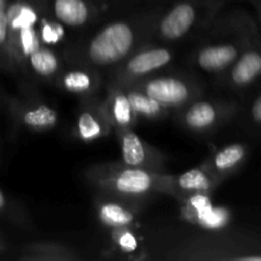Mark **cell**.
I'll return each mask as SVG.
<instances>
[{"instance_id":"cell-16","label":"cell","mask_w":261,"mask_h":261,"mask_svg":"<svg viewBox=\"0 0 261 261\" xmlns=\"http://www.w3.org/2000/svg\"><path fill=\"white\" fill-rule=\"evenodd\" d=\"M50 7L54 18L70 28L84 27L93 15L88 0H51Z\"/></svg>"},{"instance_id":"cell-15","label":"cell","mask_w":261,"mask_h":261,"mask_svg":"<svg viewBox=\"0 0 261 261\" xmlns=\"http://www.w3.org/2000/svg\"><path fill=\"white\" fill-rule=\"evenodd\" d=\"M59 87L69 93L78 94L83 98H93L99 88V78L96 70L91 68L69 69L56 78Z\"/></svg>"},{"instance_id":"cell-23","label":"cell","mask_w":261,"mask_h":261,"mask_svg":"<svg viewBox=\"0 0 261 261\" xmlns=\"http://www.w3.org/2000/svg\"><path fill=\"white\" fill-rule=\"evenodd\" d=\"M0 217L5 219H9L12 222H17V223H24L25 221V214L13 203L9 200L4 191L0 188Z\"/></svg>"},{"instance_id":"cell-25","label":"cell","mask_w":261,"mask_h":261,"mask_svg":"<svg viewBox=\"0 0 261 261\" xmlns=\"http://www.w3.org/2000/svg\"><path fill=\"white\" fill-rule=\"evenodd\" d=\"M124 231L125 232H122V233L120 234L119 240H117L119 246L121 247L122 250H125L126 252L134 251V250L137 249V240H135V237L133 236V233L126 232V229H124Z\"/></svg>"},{"instance_id":"cell-26","label":"cell","mask_w":261,"mask_h":261,"mask_svg":"<svg viewBox=\"0 0 261 261\" xmlns=\"http://www.w3.org/2000/svg\"><path fill=\"white\" fill-rule=\"evenodd\" d=\"M251 3L257 12V19H261V0H251Z\"/></svg>"},{"instance_id":"cell-4","label":"cell","mask_w":261,"mask_h":261,"mask_svg":"<svg viewBox=\"0 0 261 261\" xmlns=\"http://www.w3.org/2000/svg\"><path fill=\"white\" fill-rule=\"evenodd\" d=\"M223 0H181L154 23V33L163 42L181 41L200 27L205 18L213 17Z\"/></svg>"},{"instance_id":"cell-5","label":"cell","mask_w":261,"mask_h":261,"mask_svg":"<svg viewBox=\"0 0 261 261\" xmlns=\"http://www.w3.org/2000/svg\"><path fill=\"white\" fill-rule=\"evenodd\" d=\"M154 98L168 110H180L200 96L203 88L190 76L167 74L153 75L129 84ZM126 87V86H125Z\"/></svg>"},{"instance_id":"cell-21","label":"cell","mask_w":261,"mask_h":261,"mask_svg":"<svg viewBox=\"0 0 261 261\" xmlns=\"http://www.w3.org/2000/svg\"><path fill=\"white\" fill-rule=\"evenodd\" d=\"M9 3L0 8V68L14 71L9 51V19H8Z\"/></svg>"},{"instance_id":"cell-1","label":"cell","mask_w":261,"mask_h":261,"mask_svg":"<svg viewBox=\"0 0 261 261\" xmlns=\"http://www.w3.org/2000/svg\"><path fill=\"white\" fill-rule=\"evenodd\" d=\"M154 30L149 19H117L107 23L84 46L81 61L93 70L119 66L142 47L148 32Z\"/></svg>"},{"instance_id":"cell-28","label":"cell","mask_w":261,"mask_h":261,"mask_svg":"<svg viewBox=\"0 0 261 261\" xmlns=\"http://www.w3.org/2000/svg\"><path fill=\"white\" fill-rule=\"evenodd\" d=\"M259 32H260V37H261V19H259Z\"/></svg>"},{"instance_id":"cell-12","label":"cell","mask_w":261,"mask_h":261,"mask_svg":"<svg viewBox=\"0 0 261 261\" xmlns=\"http://www.w3.org/2000/svg\"><path fill=\"white\" fill-rule=\"evenodd\" d=\"M112 129L117 133L126 129H133L137 124L138 116L133 110L125 87L112 83L109 89V96L102 102Z\"/></svg>"},{"instance_id":"cell-6","label":"cell","mask_w":261,"mask_h":261,"mask_svg":"<svg viewBox=\"0 0 261 261\" xmlns=\"http://www.w3.org/2000/svg\"><path fill=\"white\" fill-rule=\"evenodd\" d=\"M178 111V121L189 132L208 134L219 129L236 115L239 106L233 101L195 98Z\"/></svg>"},{"instance_id":"cell-9","label":"cell","mask_w":261,"mask_h":261,"mask_svg":"<svg viewBox=\"0 0 261 261\" xmlns=\"http://www.w3.org/2000/svg\"><path fill=\"white\" fill-rule=\"evenodd\" d=\"M121 145V162L132 167L165 172V158L155 148L150 147L133 129L117 133Z\"/></svg>"},{"instance_id":"cell-8","label":"cell","mask_w":261,"mask_h":261,"mask_svg":"<svg viewBox=\"0 0 261 261\" xmlns=\"http://www.w3.org/2000/svg\"><path fill=\"white\" fill-rule=\"evenodd\" d=\"M229 91L245 94L261 87V37L260 32L242 50L233 64L218 76Z\"/></svg>"},{"instance_id":"cell-14","label":"cell","mask_w":261,"mask_h":261,"mask_svg":"<svg viewBox=\"0 0 261 261\" xmlns=\"http://www.w3.org/2000/svg\"><path fill=\"white\" fill-rule=\"evenodd\" d=\"M247 154L249 148L246 145L242 143H232L214 152L204 166L221 182L222 180L240 170L246 161Z\"/></svg>"},{"instance_id":"cell-7","label":"cell","mask_w":261,"mask_h":261,"mask_svg":"<svg viewBox=\"0 0 261 261\" xmlns=\"http://www.w3.org/2000/svg\"><path fill=\"white\" fill-rule=\"evenodd\" d=\"M173 59L175 54L166 46H142L116 66L112 83L129 86L165 69Z\"/></svg>"},{"instance_id":"cell-18","label":"cell","mask_w":261,"mask_h":261,"mask_svg":"<svg viewBox=\"0 0 261 261\" xmlns=\"http://www.w3.org/2000/svg\"><path fill=\"white\" fill-rule=\"evenodd\" d=\"M125 89H126L127 97H129L130 103H132L133 110L137 114L138 119L143 117V119L147 120H158L165 117L170 111L160 102H157L154 98L149 97L147 93L135 88V87L126 86Z\"/></svg>"},{"instance_id":"cell-27","label":"cell","mask_w":261,"mask_h":261,"mask_svg":"<svg viewBox=\"0 0 261 261\" xmlns=\"http://www.w3.org/2000/svg\"><path fill=\"white\" fill-rule=\"evenodd\" d=\"M7 250H8L7 242H5V240L3 239L2 234H0V256H2L4 252H7Z\"/></svg>"},{"instance_id":"cell-3","label":"cell","mask_w":261,"mask_h":261,"mask_svg":"<svg viewBox=\"0 0 261 261\" xmlns=\"http://www.w3.org/2000/svg\"><path fill=\"white\" fill-rule=\"evenodd\" d=\"M213 40L199 46L193 56L196 68L211 75H222L236 61L250 41L259 33V27L245 13L228 15L222 20Z\"/></svg>"},{"instance_id":"cell-22","label":"cell","mask_w":261,"mask_h":261,"mask_svg":"<svg viewBox=\"0 0 261 261\" xmlns=\"http://www.w3.org/2000/svg\"><path fill=\"white\" fill-rule=\"evenodd\" d=\"M244 120L250 130L261 134V88L257 89L245 109Z\"/></svg>"},{"instance_id":"cell-11","label":"cell","mask_w":261,"mask_h":261,"mask_svg":"<svg viewBox=\"0 0 261 261\" xmlns=\"http://www.w3.org/2000/svg\"><path fill=\"white\" fill-rule=\"evenodd\" d=\"M13 117L31 132H48L59 122V112L45 102H12Z\"/></svg>"},{"instance_id":"cell-24","label":"cell","mask_w":261,"mask_h":261,"mask_svg":"<svg viewBox=\"0 0 261 261\" xmlns=\"http://www.w3.org/2000/svg\"><path fill=\"white\" fill-rule=\"evenodd\" d=\"M38 35H40L41 42L45 45H53L60 40V30L58 25L53 23H43L41 30L38 31Z\"/></svg>"},{"instance_id":"cell-20","label":"cell","mask_w":261,"mask_h":261,"mask_svg":"<svg viewBox=\"0 0 261 261\" xmlns=\"http://www.w3.org/2000/svg\"><path fill=\"white\" fill-rule=\"evenodd\" d=\"M22 260H75L76 255H73L70 250L59 244H31L23 250Z\"/></svg>"},{"instance_id":"cell-17","label":"cell","mask_w":261,"mask_h":261,"mask_svg":"<svg viewBox=\"0 0 261 261\" xmlns=\"http://www.w3.org/2000/svg\"><path fill=\"white\" fill-rule=\"evenodd\" d=\"M61 63L59 56L47 45H40L27 56L23 64V70L28 71L36 78L53 81L61 73Z\"/></svg>"},{"instance_id":"cell-13","label":"cell","mask_w":261,"mask_h":261,"mask_svg":"<svg viewBox=\"0 0 261 261\" xmlns=\"http://www.w3.org/2000/svg\"><path fill=\"white\" fill-rule=\"evenodd\" d=\"M112 129L103 106L101 103L87 98L86 106L82 107L78 117H76V134L79 139L84 142L99 139L110 133Z\"/></svg>"},{"instance_id":"cell-19","label":"cell","mask_w":261,"mask_h":261,"mask_svg":"<svg viewBox=\"0 0 261 261\" xmlns=\"http://www.w3.org/2000/svg\"><path fill=\"white\" fill-rule=\"evenodd\" d=\"M99 221L112 228L124 229L134 222V213L119 201H102L98 206Z\"/></svg>"},{"instance_id":"cell-10","label":"cell","mask_w":261,"mask_h":261,"mask_svg":"<svg viewBox=\"0 0 261 261\" xmlns=\"http://www.w3.org/2000/svg\"><path fill=\"white\" fill-rule=\"evenodd\" d=\"M218 184L219 181L203 165L201 167L191 168L178 176H171L168 194L180 199L206 196Z\"/></svg>"},{"instance_id":"cell-2","label":"cell","mask_w":261,"mask_h":261,"mask_svg":"<svg viewBox=\"0 0 261 261\" xmlns=\"http://www.w3.org/2000/svg\"><path fill=\"white\" fill-rule=\"evenodd\" d=\"M88 178L102 193L122 203H139L154 194H168L171 176L165 172L107 163L88 170Z\"/></svg>"}]
</instances>
